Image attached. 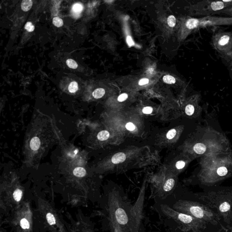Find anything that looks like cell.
I'll return each instance as SVG.
<instances>
[{
    "mask_svg": "<svg viewBox=\"0 0 232 232\" xmlns=\"http://www.w3.org/2000/svg\"><path fill=\"white\" fill-rule=\"evenodd\" d=\"M143 197L132 204L126 198L113 196L109 201V214L111 232H145Z\"/></svg>",
    "mask_w": 232,
    "mask_h": 232,
    "instance_id": "cell-1",
    "label": "cell"
},
{
    "mask_svg": "<svg viewBox=\"0 0 232 232\" xmlns=\"http://www.w3.org/2000/svg\"><path fill=\"white\" fill-rule=\"evenodd\" d=\"M154 207L170 225H175L176 228L183 232H202L207 227L208 224L204 221L177 211L165 204L155 202Z\"/></svg>",
    "mask_w": 232,
    "mask_h": 232,
    "instance_id": "cell-2",
    "label": "cell"
},
{
    "mask_svg": "<svg viewBox=\"0 0 232 232\" xmlns=\"http://www.w3.org/2000/svg\"><path fill=\"white\" fill-rule=\"evenodd\" d=\"M196 197L216 212L230 228H232V191L228 189L198 194Z\"/></svg>",
    "mask_w": 232,
    "mask_h": 232,
    "instance_id": "cell-3",
    "label": "cell"
},
{
    "mask_svg": "<svg viewBox=\"0 0 232 232\" xmlns=\"http://www.w3.org/2000/svg\"><path fill=\"white\" fill-rule=\"evenodd\" d=\"M159 202L181 213L190 215L208 225H216L221 219L216 212L201 201L180 200Z\"/></svg>",
    "mask_w": 232,
    "mask_h": 232,
    "instance_id": "cell-4",
    "label": "cell"
},
{
    "mask_svg": "<svg viewBox=\"0 0 232 232\" xmlns=\"http://www.w3.org/2000/svg\"><path fill=\"white\" fill-rule=\"evenodd\" d=\"M232 6V0L203 1L196 4L193 7L194 14L197 16H211L221 14L225 10Z\"/></svg>",
    "mask_w": 232,
    "mask_h": 232,
    "instance_id": "cell-5",
    "label": "cell"
},
{
    "mask_svg": "<svg viewBox=\"0 0 232 232\" xmlns=\"http://www.w3.org/2000/svg\"><path fill=\"white\" fill-rule=\"evenodd\" d=\"M212 45L222 57L230 62L232 59V33L219 31L212 38Z\"/></svg>",
    "mask_w": 232,
    "mask_h": 232,
    "instance_id": "cell-6",
    "label": "cell"
},
{
    "mask_svg": "<svg viewBox=\"0 0 232 232\" xmlns=\"http://www.w3.org/2000/svg\"><path fill=\"white\" fill-rule=\"evenodd\" d=\"M219 25H232V17L208 16L198 18H189L186 21L187 30Z\"/></svg>",
    "mask_w": 232,
    "mask_h": 232,
    "instance_id": "cell-7",
    "label": "cell"
},
{
    "mask_svg": "<svg viewBox=\"0 0 232 232\" xmlns=\"http://www.w3.org/2000/svg\"><path fill=\"white\" fill-rule=\"evenodd\" d=\"M126 156L123 153H117L113 156L112 158V162L114 164H119L123 162L126 160Z\"/></svg>",
    "mask_w": 232,
    "mask_h": 232,
    "instance_id": "cell-8",
    "label": "cell"
},
{
    "mask_svg": "<svg viewBox=\"0 0 232 232\" xmlns=\"http://www.w3.org/2000/svg\"><path fill=\"white\" fill-rule=\"evenodd\" d=\"M84 7L81 3H76L72 7V14L75 17H79V14L83 10Z\"/></svg>",
    "mask_w": 232,
    "mask_h": 232,
    "instance_id": "cell-9",
    "label": "cell"
},
{
    "mask_svg": "<svg viewBox=\"0 0 232 232\" xmlns=\"http://www.w3.org/2000/svg\"><path fill=\"white\" fill-rule=\"evenodd\" d=\"M175 184V181L173 179H169L167 180L163 186V189L165 192H169L173 188Z\"/></svg>",
    "mask_w": 232,
    "mask_h": 232,
    "instance_id": "cell-10",
    "label": "cell"
},
{
    "mask_svg": "<svg viewBox=\"0 0 232 232\" xmlns=\"http://www.w3.org/2000/svg\"><path fill=\"white\" fill-rule=\"evenodd\" d=\"M205 145L201 143H198L195 145L194 146V151L198 154H203L206 151Z\"/></svg>",
    "mask_w": 232,
    "mask_h": 232,
    "instance_id": "cell-11",
    "label": "cell"
},
{
    "mask_svg": "<svg viewBox=\"0 0 232 232\" xmlns=\"http://www.w3.org/2000/svg\"><path fill=\"white\" fill-rule=\"evenodd\" d=\"M40 145V141L38 137H33L30 142V146L33 150L37 151L39 148Z\"/></svg>",
    "mask_w": 232,
    "mask_h": 232,
    "instance_id": "cell-12",
    "label": "cell"
},
{
    "mask_svg": "<svg viewBox=\"0 0 232 232\" xmlns=\"http://www.w3.org/2000/svg\"><path fill=\"white\" fill-rule=\"evenodd\" d=\"M33 5V2L31 0H24L22 1V10L24 11H29Z\"/></svg>",
    "mask_w": 232,
    "mask_h": 232,
    "instance_id": "cell-13",
    "label": "cell"
},
{
    "mask_svg": "<svg viewBox=\"0 0 232 232\" xmlns=\"http://www.w3.org/2000/svg\"><path fill=\"white\" fill-rule=\"evenodd\" d=\"M105 93V91L104 89L99 88V89H96L93 91V96L95 98H100L104 96Z\"/></svg>",
    "mask_w": 232,
    "mask_h": 232,
    "instance_id": "cell-14",
    "label": "cell"
},
{
    "mask_svg": "<svg viewBox=\"0 0 232 232\" xmlns=\"http://www.w3.org/2000/svg\"><path fill=\"white\" fill-rule=\"evenodd\" d=\"M74 175L78 177H82L85 176L86 172L84 168L82 167H77L74 170Z\"/></svg>",
    "mask_w": 232,
    "mask_h": 232,
    "instance_id": "cell-15",
    "label": "cell"
},
{
    "mask_svg": "<svg viewBox=\"0 0 232 232\" xmlns=\"http://www.w3.org/2000/svg\"><path fill=\"white\" fill-rule=\"evenodd\" d=\"M110 134L107 131H103L99 132L97 136L98 139L100 141H105L109 138Z\"/></svg>",
    "mask_w": 232,
    "mask_h": 232,
    "instance_id": "cell-16",
    "label": "cell"
},
{
    "mask_svg": "<svg viewBox=\"0 0 232 232\" xmlns=\"http://www.w3.org/2000/svg\"><path fill=\"white\" fill-rule=\"evenodd\" d=\"M163 80L165 83L167 84H174L176 82L175 78L170 75H166L163 78Z\"/></svg>",
    "mask_w": 232,
    "mask_h": 232,
    "instance_id": "cell-17",
    "label": "cell"
},
{
    "mask_svg": "<svg viewBox=\"0 0 232 232\" xmlns=\"http://www.w3.org/2000/svg\"><path fill=\"white\" fill-rule=\"evenodd\" d=\"M78 84L76 82H71L69 86V90L71 93H75L78 90Z\"/></svg>",
    "mask_w": 232,
    "mask_h": 232,
    "instance_id": "cell-18",
    "label": "cell"
},
{
    "mask_svg": "<svg viewBox=\"0 0 232 232\" xmlns=\"http://www.w3.org/2000/svg\"><path fill=\"white\" fill-rule=\"evenodd\" d=\"M22 195V190L19 189H16L13 193V198L16 201L18 202L21 201Z\"/></svg>",
    "mask_w": 232,
    "mask_h": 232,
    "instance_id": "cell-19",
    "label": "cell"
},
{
    "mask_svg": "<svg viewBox=\"0 0 232 232\" xmlns=\"http://www.w3.org/2000/svg\"><path fill=\"white\" fill-rule=\"evenodd\" d=\"M53 24L56 27H61L63 24V21L60 17H54L53 19Z\"/></svg>",
    "mask_w": 232,
    "mask_h": 232,
    "instance_id": "cell-20",
    "label": "cell"
},
{
    "mask_svg": "<svg viewBox=\"0 0 232 232\" xmlns=\"http://www.w3.org/2000/svg\"><path fill=\"white\" fill-rule=\"evenodd\" d=\"M66 63L67 65H68L69 67L71 69H76L77 68L78 65L77 63L75 61L72 59H68L66 61Z\"/></svg>",
    "mask_w": 232,
    "mask_h": 232,
    "instance_id": "cell-21",
    "label": "cell"
},
{
    "mask_svg": "<svg viewBox=\"0 0 232 232\" xmlns=\"http://www.w3.org/2000/svg\"><path fill=\"white\" fill-rule=\"evenodd\" d=\"M47 220L50 225H54L56 223L55 218L52 213H48L46 215Z\"/></svg>",
    "mask_w": 232,
    "mask_h": 232,
    "instance_id": "cell-22",
    "label": "cell"
},
{
    "mask_svg": "<svg viewBox=\"0 0 232 232\" xmlns=\"http://www.w3.org/2000/svg\"><path fill=\"white\" fill-rule=\"evenodd\" d=\"M185 112L187 115L191 116L195 112V107L192 104H188L186 106L185 109Z\"/></svg>",
    "mask_w": 232,
    "mask_h": 232,
    "instance_id": "cell-23",
    "label": "cell"
},
{
    "mask_svg": "<svg viewBox=\"0 0 232 232\" xmlns=\"http://www.w3.org/2000/svg\"><path fill=\"white\" fill-rule=\"evenodd\" d=\"M167 23L170 27H173L175 26L176 24V19L174 16H169L167 19Z\"/></svg>",
    "mask_w": 232,
    "mask_h": 232,
    "instance_id": "cell-24",
    "label": "cell"
},
{
    "mask_svg": "<svg viewBox=\"0 0 232 232\" xmlns=\"http://www.w3.org/2000/svg\"><path fill=\"white\" fill-rule=\"evenodd\" d=\"M228 173V170L226 167L224 166L219 167L217 170V174L220 176H225Z\"/></svg>",
    "mask_w": 232,
    "mask_h": 232,
    "instance_id": "cell-25",
    "label": "cell"
},
{
    "mask_svg": "<svg viewBox=\"0 0 232 232\" xmlns=\"http://www.w3.org/2000/svg\"><path fill=\"white\" fill-rule=\"evenodd\" d=\"M25 28L27 31L30 32L33 31L35 30V26L31 22H28L26 23Z\"/></svg>",
    "mask_w": 232,
    "mask_h": 232,
    "instance_id": "cell-26",
    "label": "cell"
},
{
    "mask_svg": "<svg viewBox=\"0 0 232 232\" xmlns=\"http://www.w3.org/2000/svg\"><path fill=\"white\" fill-rule=\"evenodd\" d=\"M21 226L23 229H28L30 228V224L25 219H23L21 220Z\"/></svg>",
    "mask_w": 232,
    "mask_h": 232,
    "instance_id": "cell-27",
    "label": "cell"
},
{
    "mask_svg": "<svg viewBox=\"0 0 232 232\" xmlns=\"http://www.w3.org/2000/svg\"><path fill=\"white\" fill-rule=\"evenodd\" d=\"M176 131L175 129H173L169 131L168 132H167V134H166V137L168 138V139H172L176 135Z\"/></svg>",
    "mask_w": 232,
    "mask_h": 232,
    "instance_id": "cell-28",
    "label": "cell"
},
{
    "mask_svg": "<svg viewBox=\"0 0 232 232\" xmlns=\"http://www.w3.org/2000/svg\"><path fill=\"white\" fill-rule=\"evenodd\" d=\"M221 14H225V15L229 16V17H232V6H231L230 7L226 9L225 10L221 13Z\"/></svg>",
    "mask_w": 232,
    "mask_h": 232,
    "instance_id": "cell-29",
    "label": "cell"
},
{
    "mask_svg": "<svg viewBox=\"0 0 232 232\" xmlns=\"http://www.w3.org/2000/svg\"><path fill=\"white\" fill-rule=\"evenodd\" d=\"M128 95L127 93H122L121 94L118 98V100L120 102H123L128 98Z\"/></svg>",
    "mask_w": 232,
    "mask_h": 232,
    "instance_id": "cell-30",
    "label": "cell"
},
{
    "mask_svg": "<svg viewBox=\"0 0 232 232\" xmlns=\"http://www.w3.org/2000/svg\"><path fill=\"white\" fill-rule=\"evenodd\" d=\"M185 165H186V163L184 161L181 160L176 163V167L178 169H182L185 167Z\"/></svg>",
    "mask_w": 232,
    "mask_h": 232,
    "instance_id": "cell-31",
    "label": "cell"
},
{
    "mask_svg": "<svg viewBox=\"0 0 232 232\" xmlns=\"http://www.w3.org/2000/svg\"><path fill=\"white\" fill-rule=\"evenodd\" d=\"M126 128L128 130L132 131L135 129L136 127L133 123L131 122H128L126 124Z\"/></svg>",
    "mask_w": 232,
    "mask_h": 232,
    "instance_id": "cell-32",
    "label": "cell"
},
{
    "mask_svg": "<svg viewBox=\"0 0 232 232\" xmlns=\"http://www.w3.org/2000/svg\"><path fill=\"white\" fill-rule=\"evenodd\" d=\"M153 111V109L151 107H146L143 109L142 112L145 114H151Z\"/></svg>",
    "mask_w": 232,
    "mask_h": 232,
    "instance_id": "cell-33",
    "label": "cell"
},
{
    "mask_svg": "<svg viewBox=\"0 0 232 232\" xmlns=\"http://www.w3.org/2000/svg\"><path fill=\"white\" fill-rule=\"evenodd\" d=\"M126 40H127V42L128 43V45L130 47L134 45V41L132 40V38H131V37H130V36H128L127 39H126Z\"/></svg>",
    "mask_w": 232,
    "mask_h": 232,
    "instance_id": "cell-34",
    "label": "cell"
},
{
    "mask_svg": "<svg viewBox=\"0 0 232 232\" xmlns=\"http://www.w3.org/2000/svg\"><path fill=\"white\" fill-rule=\"evenodd\" d=\"M149 82V80L147 78H142L141 79L139 82V84L140 85H145L147 84Z\"/></svg>",
    "mask_w": 232,
    "mask_h": 232,
    "instance_id": "cell-35",
    "label": "cell"
},
{
    "mask_svg": "<svg viewBox=\"0 0 232 232\" xmlns=\"http://www.w3.org/2000/svg\"><path fill=\"white\" fill-rule=\"evenodd\" d=\"M229 63H230V66H232V59L230 61V62Z\"/></svg>",
    "mask_w": 232,
    "mask_h": 232,
    "instance_id": "cell-36",
    "label": "cell"
}]
</instances>
